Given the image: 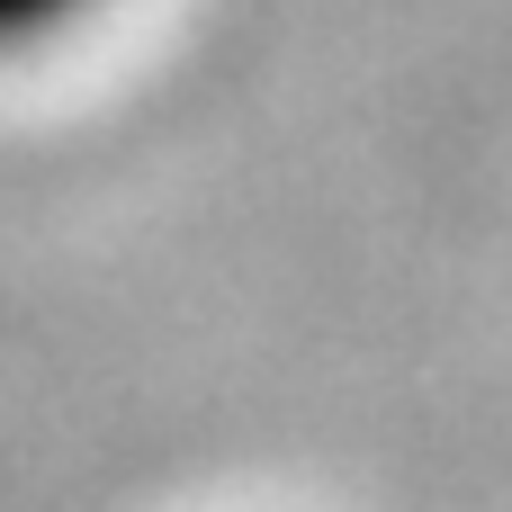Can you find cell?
<instances>
[{"mask_svg":"<svg viewBox=\"0 0 512 512\" xmlns=\"http://www.w3.org/2000/svg\"><path fill=\"white\" fill-rule=\"evenodd\" d=\"M108 0H0V54H45L63 36H81Z\"/></svg>","mask_w":512,"mask_h":512,"instance_id":"cell-1","label":"cell"}]
</instances>
